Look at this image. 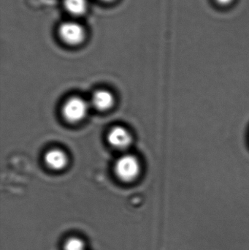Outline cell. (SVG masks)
<instances>
[{
	"label": "cell",
	"mask_w": 249,
	"mask_h": 250,
	"mask_svg": "<svg viewBox=\"0 0 249 250\" xmlns=\"http://www.w3.org/2000/svg\"><path fill=\"white\" fill-rule=\"evenodd\" d=\"M140 170L138 160L132 154L122 156L115 163V173L124 182H131L135 179L140 173Z\"/></svg>",
	"instance_id": "1"
},
{
	"label": "cell",
	"mask_w": 249,
	"mask_h": 250,
	"mask_svg": "<svg viewBox=\"0 0 249 250\" xmlns=\"http://www.w3.org/2000/svg\"><path fill=\"white\" fill-rule=\"evenodd\" d=\"M89 109V104L84 99L76 97L66 101L63 106L62 114L69 123H78L86 117Z\"/></svg>",
	"instance_id": "2"
},
{
	"label": "cell",
	"mask_w": 249,
	"mask_h": 250,
	"mask_svg": "<svg viewBox=\"0 0 249 250\" xmlns=\"http://www.w3.org/2000/svg\"><path fill=\"white\" fill-rule=\"evenodd\" d=\"M58 35L65 43L77 45L84 40L85 31L79 23L76 22H64L60 25Z\"/></svg>",
	"instance_id": "3"
},
{
	"label": "cell",
	"mask_w": 249,
	"mask_h": 250,
	"mask_svg": "<svg viewBox=\"0 0 249 250\" xmlns=\"http://www.w3.org/2000/svg\"><path fill=\"white\" fill-rule=\"evenodd\" d=\"M108 141L112 146L118 149H124L131 144L132 137L125 128L115 126L108 133Z\"/></svg>",
	"instance_id": "4"
},
{
	"label": "cell",
	"mask_w": 249,
	"mask_h": 250,
	"mask_svg": "<svg viewBox=\"0 0 249 250\" xmlns=\"http://www.w3.org/2000/svg\"><path fill=\"white\" fill-rule=\"evenodd\" d=\"M45 163L48 167L53 170H61L67 165V157L61 150H50L45 154Z\"/></svg>",
	"instance_id": "5"
},
{
	"label": "cell",
	"mask_w": 249,
	"mask_h": 250,
	"mask_svg": "<svg viewBox=\"0 0 249 250\" xmlns=\"http://www.w3.org/2000/svg\"><path fill=\"white\" fill-rule=\"evenodd\" d=\"M114 98L107 90H99L92 97V104L99 111H106L113 106Z\"/></svg>",
	"instance_id": "6"
},
{
	"label": "cell",
	"mask_w": 249,
	"mask_h": 250,
	"mask_svg": "<svg viewBox=\"0 0 249 250\" xmlns=\"http://www.w3.org/2000/svg\"><path fill=\"white\" fill-rule=\"evenodd\" d=\"M66 10L75 16L83 15L87 9L86 0H64Z\"/></svg>",
	"instance_id": "7"
},
{
	"label": "cell",
	"mask_w": 249,
	"mask_h": 250,
	"mask_svg": "<svg viewBox=\"0 0 249 250\" xmlns=\"http://www.w3.org/2000/svg\"><path fill=\"white\" fill-rule=\"evenodd\" d=\"M64 250H86V245L83 239L73 236L66 240Z\"/></svg>",
	"instance_id": "8"
},
{
	"label": "cell",
	"mask_w": 249,
	"mask_h": 250,
	"mask_svg": "<svg viewBox=\"0 0 249 250\" xmlns=\"http://www.w3.org/2000/svg\"><path fill=\"white\" fill-rule=\"evenodd\" d=\"M235 0H215V2L221 7H228L231 5Z\"/></svg>",
	"instance_id": "9"
},
{
	"label": "cell",
	"mask_w": 249,
	"mask_h": 250,
	"mask_svg": "<svg viewBox=\"0 0 249 250\" xmlns=\"http://www.w3.org/2000/svg\"><path fill=\"white\" fill-rule=\"evenodd\" d=\"M102 1H113V0H102Z\"/></svg>",
	"instance_id": "10"
}]
</instances>
